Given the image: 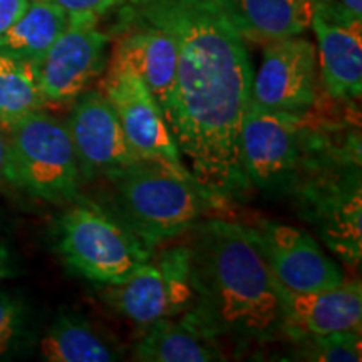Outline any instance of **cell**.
I'll return each mask as SVG.
<instances>
[{
  "label": "cell",
  "instance_id": "6da1fadb",
  "mask_svg": "<svg viewBox=\"0 0 362 362\" xmlns=\"http://www.w3.org/2000/svg\"><path fill=\"white\" fill-rule=\"evenodd\" d=\"M124 6L175 39L178 62L165 119L187 168L221 203L245 192L242 128L253 83L245 40L215 0H128Z\"/></svg>",
  "mask_w": 362,
  "mask_h": 362
},
{
  "label": "cell",
  "instance_id": "7a4b0ae2",
  "mask_svg": "<svg viewBox=\"0 0 362 362\" xmlns=\"http://www.w3.org/2000/svg\"><path fill=\"white\" fill-rule=\"evenodd\" d=\"M193 305L188 319L210 337H264L282 320L280 287L252 228L218 218L188 230Z\"/></svg>",
  "mask_w": 362,
  "mask_h": 362
},
{
  "label": "cell",
  "instance_id": "3957f363",
  "mask_svg": "<svg viewBox=\"0 0 362 362\" xmlns=\"http://www.w3.org/2000/svg\"><path fill=\"white\" fill-rule=\"evenodd\" d=\"M107 180L115 214L146 247L188 232L221 202L200 183L148 161L111 171Z\"/></svg>",
  "mask_w": 362,
  "mask_h": 362
},
{
  "label": "cell",
  "instance_id": "277c9868",
  "mask_svg": "<svg viewBox=\"0 0 362 362\" xmlns=\"http://www.w3.org/2000/svg\"><path fill=\"white\" fill-rule=\"evenodd\" d=\"M8 185L51 203L78 197L81 173L67 124L33 111L8 121Z\"/></svg>",
  "mask_w": 362,
  "mask_h": 362
},
{
  "label": "cell",
  "instance_id": "5b68a950",
  "mask_svg": "<svg viewBox=\"0 0 362 362\" xmlns=\"http://www.w3.org/2000/svg\"><path fill=\"white\" fill-rule=\"evenodd\" d=\"M57 250L67 269L96 285L123 282L151 259L123 221L93 203L74 205L59 218Z\"/></svg>",
  "mask_w": 362,
  "mask_h": 362
},
{
  "label": "cell",
  "instance_id": "8992f818",
  "mask_svg": "<svg viewBox=\"0 0 362 362\" xmlns=\"http://www.w3.org/2000/svg\"><path fill=\"white\" fill-rule=\"evenodd\" d=\"M99 296L126 319L148 327L193 305L188 245L163 250L131 272L123 282L98 285Z\"/></svg>",
  "mask_w": 362,
  "mask_h": 362
},
{
  "label": "cell",
  "instance_id": "52a82bcc",
  "mask_svg": "<svg viewBox=\"0 0 362 362\" xmlns=\"http://www.w3.org/2000/svg\"><path fill=\"white\" fill-rule=\"evenodd\" d=\"M99 90L115 110L131 151L139 161L153 163L181 178L197 181L185 165L155 98L129 67L111 59Z\"/></svg>",
  "mask_w": 362,
  "mask_h": 362
},
{
  "label": "cell",
  "instance_id": "ba28073f",
  "mask_svg": "<svg viewBox=\"0 0 362 362\" xmlns=\"http://www.w3.org/2000/svg\"><path fill=\"white\" fill-rule=\"evenodd\" d=\"M98 24V17L69 16L64 33L37 64L45 104L74 103L106 69L110 35L99 30Z\"/></svg>",
  "mask_w": 362,
  "mask_h": 362
},
{
  "label": "cell",
  "instance_id": "9c48e42d",
  "mask_svg": "<svg viewBox=\"0 0 362 362\" xmlns=\"http://www.w3.org/2000/svg\"><path fill=\"white\" fill-rule=\"evenodd\" d=\"M317 52L314 44L292 35L265 44L264 61L253 74L252 103L270 111L302 115L315 101Z\"/></svg>",
  "mask_w": 362,
  "mask_h": 362
},
{
  "label": "cell",
  "instance_id": "30bf717a",
  "mask_svg": "<svg viewBox=\"0 0 362 362\" xmlns=\"http://www.w3.org/2000/svg\"><path fill=\"white\" fill-rule=\"evenodd\" d=\"M81 180L104 178L138 161L115 110L101 90H84L74 99L67 119Z\"/></svg>",
  "mask_w": 362,
  "mask_h": 362
},
{
  "label": "cell",
  "instance_id": "8fae6325",
  "mask_svg": "<svg viewBox=\"0 0 362 362\" xmlns=\"http://www.w3.org/2000/svg\"><path fill=\"white\" fill-rule=\"evenodd\" d=\"M275 282L287 292L329 288L346 280L344 272L309 233L291 225L265 223L252 230Z\"/></svg>",
  "mask_w": 362,
  "mask_h": 362
},
{
  "label": "cell",
  "instance_id": "7c38bea8",
  "mask_svg": "<svg viewBox=\"0 0 362 362\" xmlns=\"http://www.w3.org/2000/svg\"><path fill=\"white\" fill-rule=\"evenodd\" d=\"M298 128L297 115L250 103L242 128V163L248 181L265 189L288 181L298 160Z\"/></svg>",
  "mask_w": 362,
  "mask_h": 362
},
{
  "label": "cell",
  "instance_id": "4fadbf2b",
  "mask_svg": "<svg viewBox=\"0 0 362 362\" xmlns=\"http://www.w3.org/2000/svg\"><path fill=\"white\" fill-rule=\"evenodd\" d=\"M143 81L165 116L176 79L175 39L156 22L123 7L112 57Z\"/></svg>",
  "mask_w": 362,
  "mask_h": 362
},
{
  "label": "cell",
  "instance_id": "5bb4252c",
  "mask_svg": "<svg viewBox=\"0 0 362 362\" xmlns=\"http://www.w3.org/2000/svg\"><path fill=\"white\" fill-rule=\"evenodd\" d=\"M280 325L297 339L337 332H361L362 291L357 280H344L329 288L287 292L280 288Z\"/></svg>",
  "mask_w": 362,
  "mask_h": 362
},
{
  "label": "cell",
  "instance_id": "9a60e30c",
  "mask_svg": "<svg viewBox=\"0 0 362 362\" xmlns=\"http://www.w3.org/2000/svg\"><path fill=\"white\" fill-rule=\"evenodd\" d=\"M230 24L253 44L304 34L314 16V0H215Z\"/></svg>",
  "mask_w": 362,
  "mask_h": 362
},
{
  "label": "cell",
  "instance_id": "2e32d148",
  "mask_svg": "<svg viewBox=\"0 0 362 362\" xmlns=\"http://www.w3.org/2000/svg\"><path fill=\"white\" fill-rule=\"evenodd\" d=\"M362 22L339 24L314 12L310 27L319 42V64L325 89L337 99H359L362 93Z\"/></svg>",
  "mask_w": 362,
  "mask_h": 362
},
{
  "label": "cell",
  "instance_id": "e0dca14e",
  "mask_svg": "<svg viewBox=\"0 0 362 362\" xmlns=\"http://www.w3.org/2000/svg\"><path fill=\"white\" fill-rule=\"evenodd\" d=\"M134 359L141 362H211L223 359L214 346V337L192 319L170 317L148 325L146 334L134 347Z\"/></svg>",
  "mask_w": 362,
  "mask_h": 362
},
{
  "label": "cell",
  "instance_id": "ac0fdd59",
  "mask_svg": "<svg viewBox=\"0 0 362 362\" xmlns=\"http://www.w3.org/2000/svg\"><path fill=\"white\" fill-rule=\"evenodd\" d=\"M69 13L45 0H30L29 7L0 35V54L37 64L59 35L64 33Z\"/></svg>",
  "mask_w": 362,
  "mask_h": 362
},
{
  "label": "cell",
  "instance_id": "d6986e66",
  "mask_svg": "<svg viewBox=\"0 0 362 362\" xmlns=\"http://www.w3.org/2000/svg\"><path fill=\"white\" fill-rule=\"evenodd\" d=\"M40 357L49 362H112L119 352L86 320L61 315L54 320L39 344Z\"/></svg>",
  "mask_w": 362,
  "mask_h": 362
},
{
  "label": "cell",
  "instance_id": "ffe728a7",
  "mask_svg": "<svg viewBox=\"0 0 362 362\" xmlns=\"http://www.w3.org/2000/svg\"><path fill=\"white\" fill-rule=\"evenodd\" d=\"M44 106L37 67L0 54V121L8 123Z\"/></svg>",
  "mask_w": 362,
  "mask_h": 362
},
{
  "label": "cell",
  "instance_id": "44dd1931",
  "mask_svg": "<svg viewBox=\"0 0 362 362\" xmlns=\"http://www.w3.org/2000/svg\"><path fill=\"white\" fill-rule=\"evenodd\" d=\"M300 357L317 362H359L362 359L361 332H337L302 339Z\"/></svg>",
  "mask_w": 362,
  "mask_h": 362
},
{
  "label": "cell",
  "instance_id": "7402d4cb",
  "mask_svg": "<svg viewBox=\"0 0 362 362\" xmlns=\"http://www.w3.org/2000/svg\"><path fill=\"white\" fill-rule=\"evenodd\" d=\"M29 315L19 298L0 293V359L16 354L25 342Z\"/></svg>",
  "mask_w": 362,
  "mask_h": 362
},
{
  "label": "cell",
  "instance_id": "603a6c76",
  "mask_svg": "<svg viewBox=\"0 0 362 362\" xmlns=\"http://www.w3.org/2000/svg\"><path fill=\"white\" fill-rule=\"evenodd\" d=\"M314 12L339 24L362 22V0H314Z\"/></svg>",
  "mask_w": 362,
  "mask_h": 362
},
{
  "label": "cell",
  "instance_id": "cb8c5ba5",
  "mask_svg": "<svg viewBox=\"0 0 362 362\" xmlns=\"http://www.w3.org/2000/svg\"><path fill=\"white\" fill-rule=\"evenodd\" d=\"M62 7L69 16H93L101 19L104 13L123 6L124 0H45Z\"/></svg>",
  "mask_w": 362,
  "mask_h": 362
},
{
  "label": "cell",
  "instance_id": "d4e9b609",
  "mask_svg": "<svg viewBox=\"0 0 362 362\" xmlns=\"http://www.w3.org/2000/svg\"><path fill=\"white\" fill-rule=\"evenodd\" d=\"M29 4L30 0H0V35L19 19Z\"/></svg>",
  "mask_w": 362,
  "mask_h": 362
},
{
  "label": "cell",
  "instance_id": "484cf974",
  "mask_svg": "<svg viewBox=\"0 0 362 362\" xmlns=\"http://www.w3.org/2000/svg\"><path fill=\"white\" fill-rule=\"evenodd\" d=\"M8 185V136L6 124L0 121V185Z\"/></svg>",
  "mask_w": 362,
  "mask_h": 362
},
{
  "label": "cell",
  "instance_id": "4316f807",
  "mask_svg": "<svg viewBox=\"0 0 362 362\" xmlns=\"http://www.w3.org/2000/svg\"><path fill=\"white\" fill-rule=\"evenodd\" d=\"M13 274H16V267H13L12 255L6 243L0 240V280L12 277Z\"/></svg>",
  "mask_w": 362,
  "mask_h": 362
}]
</instances>
